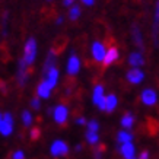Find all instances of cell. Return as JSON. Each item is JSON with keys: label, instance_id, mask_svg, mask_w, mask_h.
<instances>
[{"label": "cell", "instance_id": "obj_1", "mask_svg": "<svg viewBox=\"0 0 159 159\" xmlns=\"http://www.w3.org/2000/svg\"><path fill=\"white\" fill-rule=\"evenodd\" d=\"M35 57H37V41H35V38H29L25 43L22 60L26 63V66H32V63L35 61Z\"/></svg>", "mask_w": 159, "mask_h": 159}, {"label": "cell", "instance_id": "obj_2", "mask_svg": "<svg viewBox=\"0 0 159 159\" xmlns=\"http://www.w3.org/2000/svg\"><path fill=\"white\" fill-rule=\"evenodd\" d=\"M13 131V117L10 112H5L0 120V134L7 137Z\"/></svg>", "mask_w": 159, "mask_h": 159}, {"label": "cell", "instance_id": "obj_3", "mask_svg": "<svg viewBox=\"0 0 159 159\" xmlns=\"http://www.w3.org/2000/svg\"><path fill=\"white\" fill-rule=\"evenodd\" d=\"M16 79H18V85H19L20 88H24L29 79V66H26V63H25L22 58L19 60V64H18Z\"/></svg>", "mask_w": 159, "mask_h": 159}, {"label": "cell", "instance_id": "obj_4", "mask_svg": "<svg viewBox=\"0 0 159 159\" xmlns=\"http://www.w3.org/2000/svg\"><path fill=\"white\" fill-rule=\"evenodd\" d=\"M51 155L54 158H61V156H67L69 153V146L63 142V140H56L53 145H51V149H50Z\"/></svg>", "mask_w": 159, "mask_h": 159}, {"label": "cell", "instance_id": "obj_5", "mask_svg": "<svg viewBox=\"0 0 159 159\" xmlns=\"http://www.w3.org/2000/svg\"><path fill=\"white\" fill-rule=\"evenodd\" d=\"M91 53H92V57L93 60L98 63H102V58L105 56L107 50H105V45L101 43V41H93L92 43V47H91Z\"/></svg>", "mask_w": 159, "mask_h": 159}, {"label": "cell", "instance_id": "obj_6", "mask_svg": "<svg viewBox=\"0 0 159 159\" xmlns=\"http://www.w3.org/2000/svg\"><path fill=\"white\" fill-rule=\"evenodd\" d=\"M118 57H120L118 48H117V47H111L110 50H107L105 56L102 58V66H104V67H108L112 63H116L117 60H118Z\"/></svg>", "mask_w": 159, "mask_h": 159}, {"label": "cell", "instance_id": "obj_7", "mask_svg": "<svg viewBox=\"0 0 159 159\" xmlns=\"http://www.w3.org/2000/svg\"><path fill=\"white\" fill-rule=\"evenodd\" d=\"M53 116H54V120H56V123L60 125H64L66 124V121H67V108L64 105H57L56 108L53 110Z\"/></svg>", "mask_w": 159, "mask_h": 159}, {"label": "cell", "instance_id": "obj_8", "mask_svg": "<svg viewBox=\"0 0 159 159\" xmlns=\"http://www.w3.org/2000/svg\"><path fill=\"white\" fill-rule=\"evenodd\" d=\"M125 77H127V80H129L130 83H133V85H139V83L145 79V73L142 72L139 67H133L131 70L127 72Z\"/></svg>", "mask_w": 159, "mask_h": 159}, {"label": "cell", "instance_id": "obj_9", "mask_svg": "<svg viewBox=\"0 0 159 159\" xmlns=\"http://www.w3.org/2000/svg\"><path fill=\"white\" fill-rule=\"evenodd\" d=\"M117 97L116 95H108V97H104V101L101 102L99 105V110L107 111V112H112V111L117 108Z\"/></svg>", "mask_w": 159, "mask_h": 159}, {"label": "cell", "instance_id": "obj_10", "mask_svg": "<svg viewBox=\"0 0 159 159\" xmlns=\"http://www.w3.org/2000/svg\"><path fill=\"white\" fill-rule=\"evenodd\" d=\"M44 80L48 83L51 89L56 88V85H57V82H58V70H57L56 66L51 67V69H48L47 72L44 73Z\"/></svg>", "mask_w": 159, "mask_h": 159}, {"label": "cell", "instance_id": "obj_11", "mask_svg": "<svg viewBox=\"0 0 159 159\" xmlns=\"http://www.w3.org/2000/svg\"><path fill=\"white\" fill-rule=\"evenodd\" d=\"M79 70H80V60H79L76 54H72L67 61V75L75 76V75L79 73Z\"/></svg>", "mask_w": 159, "mask_h": 159}, {"label": "cell", "instance_id": "obj_12", "mask_svg": "<svg viewBox=\"0 0 159 159\" xmlns=\"http://www.w3.org/2000/svg\"><path fill=\"white\" fill-rule=\"evenodd\" d=\"M152 37H153L155 44L158 45V38H159V0H156V5H155V18H153V26H152Z\"/></svg>", "mask_w": 159, "mask_h": 159}, {"label": "cell", "instance_id": "obj_13", "mask_svg": "<svg viewBox=\"0 0 159 159\" xmlns=\"http://www.w3.org/2000/svg\"><path fill=\"white\" fill-rule=\"evenodd\" d=\"M156 92L153 89H145L142 92V102L146 105H155L156 104Z\"/></svg>", "mask_w": 159, "mask_h": 159}, {"label": "cell", "instance_id": "obj_14", "mask_svg": "<svg viewBox=\"0 0 159 159\" xmlns=\"http://www.w3.org/2000/svg\"><path fill=\"white\" fill-rule=\"evenodd\" d=\"M51 88H50V85L45 80H41L39 82V85L37 86V95H38V98H44V99H47V98H50V95H51Z\"/></svg>", "mask_w": 159, "mask_h": 159}, {"label": "cell", "instance_id": "obj_15", "mask_svg": "<svg viewBox=\"0 0 159 159\" xmlns=\"http://www.w3.org/2000/svg\"><path fill=\"white\" fill-rule=\"evenodd\" d=\"M131 37H133V41L134 44L139 47L140 50L145 48V44H143V37H142V32H140V28L137 25H133V28H131Z\"/></svg>", "mask_w": 159, "mask_h": 159}, {"label": "cell", "instance_id": "obj_16", "mask_svg": "<svg viewBox=\"0 0 159 159\" xmlns=\"http://www.w3.org/2000/svg\"><path fill=\"white\" fill-rule=\"evenodd\" d=\"M143 63H145V58H143L142 53L134 51V53H131L129 56V64H130L131 67H140Z\"/></svg>", "mask_w": 159, "mask_h": 159}, {"label": "cell", "instance_id": "obj_17", "mask_svg": "<svg viewBox=\"0 0 159 159\" xmlns=\"http://www.w3.org/2000/svg\"><path fill=\"white\" fill-rule=\"evenodd\" d=\"M93 104H97L98 107L101 105V102L104 101V86L102 85H97L93 88V95H92Z\"/></svg>", "mask_w": 159, "mask_h": 159}, {"label": "cell", "instance_id": "obj_18", "mask_svg": "<svg viewBox=\"0 0 159 159\" xmlns=\"http://www.w3.org/2000/svg\"><path fill=\"white\" fill-rule=\"evenodd\" d=\"M56 60H57V54H56V50H50L48 56L45 58V63H44V73L47 72L48 69L54 67L56 66Z\"/></svg>", "mask_w": 159, "mask_h": 159}, {"label": "cell", "instance_id": "obj_19", "mask_svg": "<svg viewBox=\"0 0 159 159\" xmlns=\"http://www.w3.org/2000/svg\"><path fill=\"white\" fill-rule=\"evenodd\" d=\"M120 153L124 156L125 159H130L134 156V146L131 145V142H127V143H123L120 149Z\"/></svg>", "mask_w": 159, "mask_h": 159}, {"label": "cell", "instance_id": "obj_20", "mask_svg": "<svg viewBox=\"0 0 159 159\" xmlns=\"http://www.w3.org/2000/svg\"><path fill=\"white\" fill-rule=\"evenodd\" d=\"M80 15H82V9L79 5H72L69 7V19L70 20H77Z\"/></svg>", "mask_w": 159, "mask_h": 159}, {"label": "cell", "instance_id": "obj_21", "mask_svg": "<svg viewBox=\"0 0 159 159\" xmlns=\"http://www.w3.org/2000/svg\"><path fill=\"white\" fill-rule=\"evenodd\" d=\"M133 124H134V117L131 116L130 112H125L123 116V118H121V125L125 127V129H131Z\"/></svg>", "mask_w": 159, "mask_h": 159}, {"label": "cell", "instance_id": "obj_22", "mask_svg": "<svg viewBox=\"0 0 159 159\" xmlns=\"http://www.w3.org/2000/svg\"><path fill=\"white\" fill-rule=\"evenodd\" d=\"M133 136L129 133V131H118L117 133V142L118 143H127V142H131Z\"/></svg>", "mask_w": 159, "mask_h": 159}, {"label": "cell", "instance_id": "obj_23", "mask_svg": "<svg viewBox=\"0 0 159 159\" xmlns=\"http://www.w3.org/2000/svg\"><path fill=\"white\" fill-rule=\"evenodd\" d=\"M86 140H88V143H89V145H92V146L97 145L98 140H99V137H98V134H97V131H89V130H88Z\"/></svg>", "mask_w": 159, "mask_h": 159}, {"label": "cell", "instance_id": "obj_24", "mask_svg": "<svg viewBox=\"0 0 159 159\" xmlns=\"http://www.w3.org/2000/svg\"><path fill=\"white\" fill-rule=\"evenodd\" d=\"M22 123H24L25 127H29L32 124V114L29 111H24L22 112Z\"/></svg>", "mask_w": 159, "mask_h": 159}, {"label": "cell", "instance_id": "obj_25", "mask_svg": "<svg viewBox=\"0 0 159 159\" xmlns=\"http://www.w3.org/2000/svg\"><path fill=\"white\" fill-rule=\"evenodd\" d=\"M105 152V146H98L97 149H93V156H95V159H101L102 153Z\"/></svg>", "mask_w": 159, "mask_h": 159}, {"label": "cell", "instance_id": "obj_26", "mask_svg": "<svg viewBox=\"0 0 159 159\" xmlns=\"http://www.w3.org/2000/svg\"><path fill=\"white\" fill-rule=\"evenodd\" d=\"M86 124H88L89 131H98V129H99V124H98L97 120H92V121H89V123H86Z\"/></svg>", "mask_w": 159, "mask_h": 159}, {"label": "cell", "instance_id": "obj_27", "mask_svg": "<svg viewBox=\"0 0 159 159\" xmlns=\"http://www.w3.org/2000/svg\"><path fill=\"white\" fill-rule=\"evenodd\" d=\"M29 134H31V139H32V140H38L39 136H41V130H39L38 127H34V129L31 130V133H29Z\"/></svg>", "mask_w": 159, "mask_h": 159}, {"label": "cell", "instance_id": "obj_28", "mask_svg": "<svg viewBox=\"0 0 159 159\" xmlns=\"http://www.w3.org/2000/svg\"><path fill=\"white\" fill-rule=\"evenodd\" d=\"M31 107H32L35 111H38L39 108H41V102H39L38 98H32V99H31Z\"/></svg>", "mask_w": 159, "mask_h": 159}, {"label": "cell", "instance_id": "obj_29", "mask_svg": "<svg viewBox=\"0 0 159 159\" xmlns=\"http://www.w3.org/2000/svg\"><path fill=\"white\" fill-rule=\"evenodd\" d=\"M12 159H25L24 150H15L13 153H12Z\"/></svg>", "mask_w": 159, "mask_h": 159}, {"label": "cell", "instance_id": "obj_30", "mask_svg": "<svg viewBox=\"0 0 159 159\" xmlns=\"http://www.w3.org/2000/svg\"><path fill=\"white\" fill-rule=\"evenodd\" d=\"M72 5H75V0H63V6H66V7H70Z\"/></svg>", "mask_w": 159, "mask_h": 159}, {"label": "cell", "instance_id": "obj_31", "mask_svg": "<svg viewBox=\"0 0 159 159\" xmlns=\"http://www.w3.org/2000/svg\"><path fill=\"white\" fill-rule=\"evenodd\" d=\"M76 123H77V124H79V125H85V124H86V123H88V121L85 120L83 117H79V118H76Z\"/></svg>", "mask_w": 159, "mask_h": 159}, {"label": "cell", "instance_id": "obj_32", "mask_svg": "<svg viewBox=\"0 0 159 159\" xmlns=\"http://www.w3.org/2000/svg\"><path fill=\"white\" fill-rule=\"evenodd\" d=\"M139 159H149V152H148V150H143V152L140 153Z\"/></svg>", "mask_w": 159, "mask_h": 159}, {"label": "cell", "instance_id": "obj_33", "mask_svg": "<svg viewBox=\"0 0 159 159\" xmlns=\"http://www.w3.org/2000/svg\"><path fill=\"white\" fill-rule=\"evenodd\" d=\"M82 3H85L86 6H93L95 5V0H82Z\"/></svg>", "mask_w": 159, "mask_h": 159}, {"label": "cell", "instance_id": "obj_34", "mask_svg": "<svg viewBox=\"0 0 159 159\" xmlns=\"http://www.w3.org/2000/svg\"><path fill=\"white\" fill-rule=\"evenodd\" d=\"M63 20H64V19H63L61 16H58L57 19H56V25H61V24H63Z\"/></svg>", "mask_w": 159, "mask_h": 159}, {"label": "cell", "instance_id": "obj_35", "mask_svg": "<svg viewBox=\"0 0 159 159\" xmlns=\"http://www.w3.org/2000/svg\"><path fill=\"white\" fill-rule=\"evenodd\" d=\"M80 149H83V148H82V145H76V152H79V150H80Z\"/></svg>", "mask_w": 159, "mask_h": 159}, {"label": "cell", "instance_id": "obj_36", "mask_svg": "<svg viewBox=\"0 0 159 159\" xmlns=\"http://www.w3.org/2000/svg\"><path fill=\"white\" fill-rule=\"evenodd\" d=\"M2 117H3V114H2V112H0V120H2Z\"/></svg>", "mask_w": 159, "mask_h": 159}, {"label": "cell", "instance_id": "obj_37", "mask_svg": "<svg viewBox=\"0 0 159 159\" xmlns=\"http://www.w3.org/2000/svg\"><path fill=\"white\" fill-rule=\"evenodd\" d=\"M130 159H133V158H130Z\"/></svg>", "mask_w": 159, "mask_h": 159}]
</instances>
